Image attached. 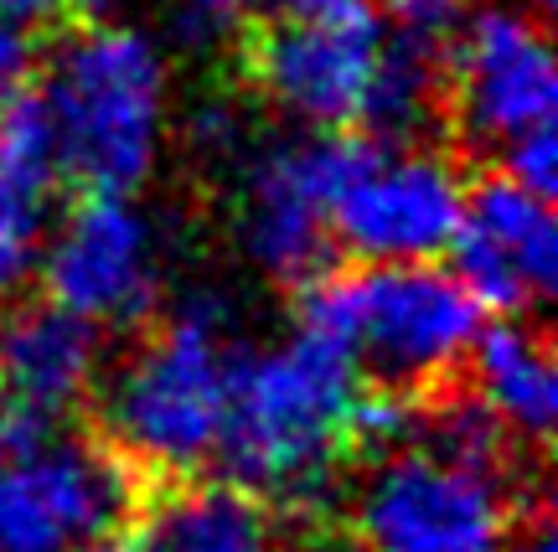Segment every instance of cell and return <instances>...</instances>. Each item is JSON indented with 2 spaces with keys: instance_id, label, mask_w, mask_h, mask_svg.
I'll use <instances>...</instances> for the list:
<instances>
[{
  "instance_id": "obj_19",
  "label": "cell",
  "mask_w": 558,
  "mask_h": 552,
  "mask_svg": "<svg viewBox=\"0 0 558 552\" xmlns=\"http://www.w3.org/2000/svg\"><path fill=\"white\" fill-rule=\"evenodd\" d=\"M497 171L512 176L518 186L538 192V197H554L558 192V130L554 124H538L527 135L507 139L497 150Z\"/></svg>"
},
{
  "instance_id": "obj_12",
  "label": "cell",
  "mask_w": 558,
  "mask_h": 552,
  "mask_svg": "<svg viewBox=\"0 0 558 552\" xmlns=\"http://www.w3.org/2000/svg\"><path fill=\"white\" fill-rule=\"evenodd\" d=\"M456 274L486 310L527 316L554 295L558 279V222L554 197H538L512 176H481L450 233Z\"/></svg>"
},
{
  "instance_id": "obj_5",
  "label": "cell",
  "mask_w": 558,
  "mask_h": 552,
  "mask_svg": "<svg viewBox=\"0 0 558 552\" xmlns=\"http://www.w3.org/2000/svg\"><path fill=\"white\" fill-rule=\"evenodd\" d=\"M135 465L109 439L0 418V552H83L124 527Z\"/></svg>"
},
{
  "instance_id": "obj_20",
  "label": "cell",
  "mask_w": 558,
  "mask_h": 552,
  "mask_svg": "<svg viewBox=\"0 0 558 552\" xmlns=\"http://www.w3.org/2000/svg\"><path fill=\"white\" fill-rule=\"evenodd\" d=\"M186 135H192V145H197L202 156H239L243 150V114L233 109L228 99H207L192 109V124H186Z\"/></svg>"
},
{
  "instance_id": "obj_23",
  "label": "cell",
  "mask_w": 558,
  "mask_h": 552,
  "mask_svg": "<svg viewBox=\"0 0 558 552\" xmlns=\"http://www.w3.org/2000/svg\"><path fill=\"white\" fill-rule=\"evenodd\" d=\"M248 11H259L269 21H284V16H311V11H331V5H347V0H243Z\"/></svg>"
},
{
  "instance_id": "obj_8",
  "label": "cell",
  "mask_w": 558,
  "mask_h": 552,
  "mask_svg": "<svg viewBox=\"0 0 558 552\" xmlns=\"http://www.w3.org/2000/svg\"><path fill=\"white\" fill-rule=\"evenodd\" d=\"M456 165L414 139L362 135L357 160L331 201V248L357 263H418L450 248L460 222Z\"/></svg>"
},
{
  "instance_id": "obj_15",
  "label": "cell",
  "mask_w": 558,
  "mask_h": 552,
  "mask_svg": "<svg viewBox=\"0 0 558 552\" xmlns=\"http://www.w3.org/2000/svg\"><path fill=\"white\" fill-rule=\"evenodd\" d=\"M460 367L471 372V397L518 444H548L558 418V372L543 331L522 326V316L481 326Z\"/></svg>"
},
{
  "instance_id": "obj_13",
  "label": "cell",
  "mask_w": 558,
  "mask_h": 552,
  "mask_svg": "<svg viewBox=\"0 0 558 552\" xmlns=\"http://www.w3.org/2000/svg\"><path fill=\"white\" fill-rule=\"evenodd\" d=\"M99 326L52 299L0 310V418L58 424L99 382Z\"/></svg>"
},
{
  "instance_id": "obj_21",
  "label": "cell",
  "mask_w": 558,
  "mask_h": 552,
  "mask_svg": "<svg viewBox=\"0 0 558 552\" xmlns=\"http://www.w3.org/2000/svg\"><path fill=\"white\" fill-rule=\"evenodd\" d=\"M26 73H32V37L11 21H0V99L16 83H26Z\"/></svg>"
},
{
  "instance_id": "obj_2",
  "label": "cell",
  "mask_w": 558,
  "mask_h": 552,
  "mask_svg": "<svg viewBox=\"0 0 558 552\" xmlns=\"http://www.w3.org/2000/svg\"><path fill=\"white\" fill-rule=\"evenodd\" d=\"M58 130L62 176L83 192H140L166 145L171 73L135 26L94 21L68 37L41 88Z\"/></svg>"
},
{
  "instance_id": "obj_14",
  "label": "cell",
  "mask_w": 558,
  "mask_h": 552,
  "mask_svg": "<svg viewBox=\"0 0 558 552\" xmlns=\"http://www.w3.org/2000/svg\"><path fill=\"white\" fill-rule=\"evenodd\" d=\"M58 181L62 156L47 99L21 83L0 99V295H16L37 274Z\"/></svg>"
},
{
  "instance_id": "obj_3",
  "label": "cell",
  "mask_w": 558,
  "mask_h": 552,
  "mask_svg": "<svg viewBox=\"0 0 558 552\" xmlns=\"http://www.w3.org/2000/svg\"><path fill=\"white\" fill-rule=\"evenodd\" d=\"M295 320L347 341L362 372L409 393L445 382L465 361L486 326V305L460 284L456 269H435V258H418L362 263L352 274L320 269L300 284Z\"/></svg>"
},
{
  "instance_id": "obj_11",
  "label": "cell",
  "mask_w": 558,
  "mask_h": 552,
  "mask_svg": "<svg viewBox=\"0 0 558 552\" xmlns=\"http://www.w3.org/2000/svg\"><path fill=\"white\" fill-rule=\"evenodd\" d=\"M445 88L456 130L471 145L501 150L558 114V68L543 26L527 11L486 5L460 21L445 52Z\"/></svg>"
},
{
  "instance_id": "obj_27",
  "label": "cell",
  "mask_w": 558,
  "mask_h": 552,
  "mask_svg": "<svg viewBox=\"0 0 558 552\" xmlns=\"http://www.w3.org/2000/svg\"><path fill=\"white\" fill-rule=\"evenodd\" d=\"M527 5H533V11H548V5H554V0H527Z\"/></svg>"
},
{
  "instance_id": "obj_25",
  "label": "cell",
  "mask_w": 558,
  "mask_h": 552,
  "mask_svg": "<svg viewBox=\"0 0 558 552\" xmlns=\"http://www.w3.org/2000/svg\"><path fill=\"white\" fill-rule=\"evenodd\" d=\"M68 5H73L78 16H88V21H104L114 5H120V0H68Z\"/></svg>"
},
{
  "instance_id": "obj_7",
  "label": "cell",
  "mask_w": 558,
  "mask_h": 552,
  "mask_svg": "<svg viewBox=\"0 0 558 552\" xmlns=\"http://www.w3.org/2000/svg\"><path fill=\"white\" fill-rule=\"evenodd\" d=\"M362 135L316 130L264 145L243 160L233 233L243 258L279 284H305L331 258V201L357 160Z\"/></svg>"
},
{
  "instance_id": "obj_26",
  "label": "cell",
  "mask_w": 558,
  "mask_h": 552,
  "mask_svg": "<svg viewBox=\"0 0 558 552\" xmlns=\"http://www.w3.org/2000/svg\"><path fill=\"white\" fill-rule=\"evenodd\" d=\"M471 552H512L507 542H486V548H471Z\"/></svg>"
},
{
  "instance_id": "obj_4",
  "label": "cell",
  "mask_w": 558,
  "mask_h": 552,
  "mask_svg": "<svg viewBox=\"0 0 558 552\" xmlns=\"http://www.w3.org/2000/svg\"><path fill=\"white\" fill-rule=\"evenodd\" d=\"M228 316L218 299H186L104 382V434L130 465L192 475L218 454L228 408Z\"/></svg>"
},
{
  "instance_id": "obj_1",
  "label": "cell",
  "mask_w": 558,
  "mask_h": 552,
  "mask_svg": "<svg viewBox=\"0 0 558 552\" xmlns=\"http://www.w3.org/2000/svg\"><path fill=\"white\" fill-rule=\"evenodd\" d=\"M357 393L362 367L347 341L295 320L269 352H233L213 459L264 501L316 512L331 501L337 459L352 450L347 424Z\"/></svg>"
},
{
  "instance_id": "obj_16",
  "label": "cell",
  "mask_w": 558,
  "mask_h": 552,
  "mask_svg": "<svg viewBox=\"0 0 558 552\" xmlns=\"http://www.w3.org/2000/svg\"><path fill=\"white\" fill-rule=\"evenodd\" d=\"M145 537L160 552H279V522L269 501L239 480L166 491L150 506Z\"/></svg>"
},
{
  "instance_id": "obj_22",
  "label": "cell",
  "mask_w": 558,
  "mask_h": 552,
  "mask_svg": "<svg viewBox=\"0 0 558 552\" xmlns=\"http://www.w3.org/2000/svg\"><path fill=\"white\" fill-rule=\"evenodd\" d=\"M73 11L68 0H0V21H11L21 32H37V26H52Z\"/></svg>"
},
{
  "instance_id": "obj_24",
  "label": "cell",
  "mask_w": 558,
  "mask_h": 552,
  "mask_svg": "<svg viewBox=\"0 0 558 552\" xmlns=\"http://www.w3.org/2000/svg\"><path fill=\"white\" fill-rule=\"evenodd\" d=\"M83 552H160L150 537H145V527L140 532H124V527H114V532H104L99 542H88Z\"/></svg>"
},
{
  "instance_id": "obj_17",
  "label": "cell",
  "mask_w": 558,
  "mask_h": 552,
  "mask_svg": "<svg viewBox=\"0 0 558 552\" xmlns=\"http://www.w3.org/2000/svg\"><path fill=\"white\" fill-rule=\"evenodd\" d=\"M445 52L450 47L383 26L378 68H373L367 103H362V130L378 139H414L435 119V103L445 94Z\"/></svg>"
},
{
  "instance_id": "obj_10",
  "label": "cell",
  "mask_w": 558,
  "mask_h": 552,
  "mask_svg": "<svg viewBox=\"0 0 558 552\" xmlns=\"http://www.w3.org/2000/svg\"><path fill=\"white\" fill-rule=\"evenodd\" d=\"M52 305L94 326H130L160 295V237L130 192H83V201L47 228L37 258Z\"/></svg>"
},
{
  "instance_id": "obj_9",
  "label": "cell",
  "mask_w": 558,
  "mask_h": 552,
  "mask_svg": "<svg viewBox=\"0 0 558 552\" xmlns=\"http://www.w3.org/2000/svg\"><path fill=\"white\" fill-rule=\"evenodd\" d=\"M383 21L373 0L269 21L248 41V78L279 114L305 130H357L378 68Z\"/></svg>"
},
{
  "instance_id": "obj_18",
  "label": "cell",
  "mask_w": 558,
  "mask_h": 552,
  "mask_svg": "<svg viewBox=\"0 0 558 552\" xmlns=\"http://www.w3.org/2000/svg\"><path fill=\"white\" fill-rule=\"evenodd\" d=\"M166 5V32L192 47V52H218L243 32L248 5L243 0H160Z\"/></svg>"
},
{
  "instance_id": "obj_6",
  "label": "cell",
  "mask_w": 558,
  "mask_h": 552,
  "mask_svg": "<svg viewBox=\"0 0 558 552\" xmlns=\"http://www.w3.org/2000/svg\"><path fill=\"white\" fill-rule=\"evenodd\" d=\"M518 470L476 465L409 434L378 450L352 495L362 552H471L518 522Z\"/></svg>"
}]
</instances>
